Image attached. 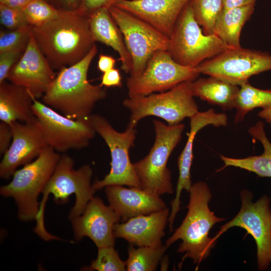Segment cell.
Returning <instances> with one entry per match:
<instances>
[{
	"label": "cell",
	"mask_w": 271,
	"mask_h": 271,
	"mask_svg": "<svg viewBox=\"0 0 271 271\" xmlns=\"http://www.w3.org/2000/svg\"><path fill=\"white\" fill-rule=\"evenodd\" d=\"M36 42L50 64L61 69L83 58L95 45L89 16L80 9L63 11L55 19L32 27Z\"/></svg>",
	"instance_id": "cell-1"
},
{
	"label": "cell",
	"mask_w": 271,
	"mask_h": 271,
	"mask_svg": "<svg viewBox=\"0 0 271 271\" xmlns=\"http://www.w3.org/2000/svg\"><path fill=\"white\" fill-rule=\"evenodd\" d=\"M97 52L94 45L78 62L60 69L42 96V102L66 117L79 119L88 117L98 101L105 98L106 90L90 83L89 66Z\"/></svg>",
	"instance_id": "cell-2"
},
{
	"label": "cell",
	"mask_w": 271,
	"mask_h": 271,
	"mask_svg": "<svg viewBox=\"0 0 271 271\" xmlns=\"http://www.w3.org/2000/svg\"><path fill=\"white\" fill-rule=\"evenodd\" d=\"M188 212L181 225L165 243L168 248L179 239L182 240L177 252L183 253L180 267L185 259L190 258L197 264L208 257L216 241L209 236L210 230L217 223L225 220L210 210L209 202L212 198L207 184L203 181L193 184L189 191Z\"/></svg>",
	"instance_id": "cell-3"
},
{
	"label": "cell",
	"mask_w": 271,
	"mask_h": 271,
	"mask_svg": "<svg viewBox=\"0 0 271 271\" xmlns=\"http://www.w3.org/2000/svg\"><path fill=\"white\" fill-rule=\"evenodd\" d=\"M74 165V161L71 157L65 154L61 155L42 191L34 231L45 241L60 239L49 233L44 225V210L49 194L53 195L54 201L58 204H65L68 201L69 196L75 194V203L69 215L71 219L83 213L96 191L91 184L93 172L90 166L84 165L76 170Z\"/></svg>",
	"instance_id": "cell-4"
},
{
	"label": "cell",
	"mask_w": 271,
	"mask_h": 271,
	"mask_svg": "<svg viewBox=\"0 0 271 271\" xmlns=\"http://www.w3.org/2000/svg\"><path fill=\"white\" fill-rule=\"evenodd\" d=\"M61 156L52 148L46 147L34 161L15 171L8 184L1 187V195L15 200L21 220H36L40 205L38 196L52 176Z\"/></svg>",
	"instance_id": "cell-5"
},
{
	"label": "cell",
	"mask_w": 271,
	"mask_h": 271,
	"mask_svg": "<svg viewBox=\"0 0 271 271\" xmlns=\"http://www.w3.org/2000/svg\"><path fill=\"white\" fill-rule=\"evenodd\" d=\"M155 140L148 155L133 163L142 188L160 196L173 193L172 176L167 162L174 149L181 141L185 125H167L154 120Z\"/></svg>",
	"instance_id": "cell-6"
},
{
	"label": "cell",
	"mask_w": 271,
	"mask_h": 271,
	"mask_svg": "<svg viewBox=\"0 0 271 271\" xmlns=\"http://www.w3.org/2000/svg\"><path fill=\"white\" fill-rule=\"evenodd\" d=\"M192 81L182 82L159 93L125 99L123 105L130 112L127 127L136 128L140 120L149 116L160 117L169 125L191 117L199 111L191 90Z\"/></svg>",
	"instance_id": "cell-7"
},
{
	"label": "cell",
	"mask_w": 271,
	"mask_h": 271,
	"mask_svg": "<svg viewBox=\"0 0 271 271\" xmlns=\"http://www.w3.org/2000/svg\"><path fill=\"white\" fill-rule=\"evenodd\" d=\"M169 41L168 51L173 59L193 68L228 48L215 34L203 33L194 19L189 2L181 12Z\"/></svg>",
	"instance_id": "cell-8"
},
{
	"label": "cell",
	"mask_w": 271,
	"mask_h": 271,
	"mask_svg": "<svg viewBox=\"0 0 271 271\" xmlns=\"http://www.w3.org/2000/svg\"><path fill=\"white\" fill-rule=\"evenodd\" d=\"M88 118L96 132L104 140L111 155L110 170L101 180L92 184L95 190L111 185H126L142 188L129 157V149L134 146L137 130L127 127L123 132L116 130L103 116L90 114Z\"/></svg>",
	"instance_id": "cell-9"
},
{
	"label": "cell",
	"mask_w": 271,
	"mask_h": 271,
	"mask_svg": "<svg viewBox=\"0 0 271 271\" xmlns=\"http://www.w3.org/2000/svg\"><path fill=\"white\" fill-rule=\"evenodd\" d=\"M120 30L132 59L130 76H138L145 70L152 55L168 50L169 38L155 27L114 6L107 7Z\"/></svg>",
	"instance_id": "cell-10"
},
{
	"label": "cell",
	"mask_w": 271,
	"mask_h": 271,
	"mask_svg": "<svg viewBox=\"0 0 271 271\" xmlns=\"http://www.w3.org/2000/svg\"><path fill=\"white\" fill-rule=\"evenodd\" d=\"M33 113L39 120L48 146L58 153L86 148L96 133L88 117L68 118L34 97Z\"/></svg>",
	"instance_id": "cell-11"
},
{
	"label": "cell",
	"mask_w": 271,
	"mask_h": 271,
	"mask_svg": "<svg viewBox=\"0 0 271 271\" xmlns=\"http://www.w3.org/2000/svg\"><path fill=\"white\" fill-rule=\"evenodd\" d=\"M204 74L240 86L252 76L271 70V54L243 48H227L195 67Z\"/></svg>",
	"instance_id": "cell-12"
},
{
	"label": "cell",
	"mask_w": 271,
	"mask_h": 271,
	"mask_svg": "<svg viewBox=\"0 0 271 271\" xmlns=\"http://www.w3.org/2000/svg\"><path fill=\"white\" fill-rule=\"evenodd\" d=\"M253 194L247 190L240 193L241 208L236 215L222 225L214 240L228 229L239 227L254 238L257 247V262L260 270L266 269L271 260V209L270 199L263 195L255 202H252Z\"/></svg>",
	"instance_id": "cell-13"
},
{
	"label": "cell",
	"mask_w": 271,
	"mask_h": 271,
	"mask_svg": "<svg viewBox=\"0 0 271 271\" xmlns=\"http://www.w3.org/2000/svg\"><path fill=\"white\" fill-rule=\"evenodd\" d=\"M199 74L195 68L176 62L168 51L159 50L152 55L140 75L127 78L128 97L164 92L182 82L194 81Z\"/></svg>",
	"instance_id": "cell-14"
},
{
	"label": "cell",
	"mask_w": 271,
	"mask_h": 271,
	"mask_svg": "<svg viewBox=\"0 0 271 271\" xmlns=\"http://www.w3.org/2000/svg\"><path fill=\"white\" fill-rule=\"evenodd\" d=\"M13 139L0 164V177L8 179L17 168L37 158L48 146L42 128L34 116L26 122L14 121L10 124Z\"/></svg>",
	"instance_id": "cell-15"
},
{
	"label": "cell",
	"mask_w": 271,
	"mask_h": 271,
	"mask_svg": "<svg viewBox=\"0 0 271 271\" xmlns=\"http://www.w3.org/2000/svg\"><path fill=\"white\" fill-rule=\"evenodd\" d=\"M32 32L26 49L10 70V82L28 89L36 98L43 96L56 76Z\"/></svg>",
	"instance_id": "cell-16"
},
{
	"label": "cell",
	"mask_w": 271,
	"mask_h": 271,
	"mask_svg": "<svg viewBox=\"0 0 271 271\" xmlns=\"http://www.w3.org/2000/svg\"><path fill=\"white\" fill-rule=\"evenodd\" d=\"M120 217L100 198L93 197L83 213L71 219L74 238L78 241L84 237L91 239L98 247L114 246V225Z\"/></svg>",
	"instance_id": "cell-17"
},
{
	"label": "cell",
	"mask_w": 271,
	"mask_h": 271,
	"mask_svg": "<svg viewBox=\"0 0 271 271\" xmlns=\"http://www.w3.org/2000/svg\"><path fill=\"white\" fill-rule=\"evenodd\" d=\"M190 118V129L188 133L186 145L178 160L179 178L175 198L171 201V211L169 223L173 225L176 215L180 209V197L182 190L189 192L192 186L190 170L193 158V145L197 132L208 125L214 126H225L227 125V116L224 113H217L213 108L207 111H198Z\"/></svg>",
	"instance_id": "cell-18"
},
{
	"label": "cell",
	"mask_w": 271,
	"mask_h": 271,
	"mask_svg": "<svg viewBox=\"0 0 271 271\" xmlns=\"http://www.w3.org/2000/svg\"><path fill=\"white\" fill-rule=\"evenodd\" d=\"M190 0H116L114 6L149 23L169 38Z\"/></svg>",
	"instance_id": "cell-19"
},
{
	"label": "cell",
	"mask_w": 271,
	"mask_h": 271,
	"mask_svg": "<svg viewBox=\"0 0 271 271\" xmlns=\"http://www.w3.org/2000/svg\"><path fill=\"white\" fill-rule=\"evenodd\" d=\"M169 209L141 215L129 218L114 227L115 238H123L138 246H156L162 245L165 228L168 222Z\"/></svg>",
	"instance_id": "cell-20"
},
{
	"label": "cell",
	"mask_w": 271,
	"mask_h": 271,
	"mask_svg": "<svg viewBox=\"0 0 271 271\" xmlns=\"http://www.w3.org/2000/svg\"><path fill=\"white\" fill-rule=\"evenodd\" d=\"M105 191L109 206L124 221L167 208L159 196L142 188L111 185L106 186Z\"/></svg>",
	"instance_id": "cell-21"
},
{
	"label": "cell",
	"mask_w": 271,
	"mask_h": 271,
	"mask_svg": "<svg viewBox=\"0 0 271 271\" xmlns=\"http://www.w3.org/2000/svg\"><path fill=\"white\" fill-rule=\"evenodd\" d=\"M89 16L90 29L95 41L100 42L117 52L121 68L130 73L132 59L124 41L122 34L112 18L107 7L95 10Z\"/></svg>",
	"instance_id": "cell-22"
},
{
	"label": "cell",
	"mask_w": 271,
	"mask_h": 271,
	"mask_svg": "<svg viewBox=\"0 0 271 271\" xmlns=\"http://www.w3.org/2000/svg\"><path fill=\"white\" fill-rule=\"evenodd\" d=\"M34 96L26 87L5 81L0 83V120L11 124L33 118Z\"/></svg>",
	"instance_id": "cell-23"
},
{
	"label": "cell",
	"mask_w": 271,
	"mask_h": 271,
	"mask_svg": "<svg viewBox=\"0 0 271 271\" xmlns=\"http://www.w3.org/2000/svg\"><path fill=\"white\" fill-rule=\"evenodd\" d=\"M264 125L259 120L248 129L249 134L262 145L263 151L261 155L240 159L220 155L224 166L217 171L232 166L254 173L261 177L271 178V143L266 137Z\"/></svg>",
	"instance_id": "cell-24"
},
{
	"label": "cell",
	"mask_w": 271,
	"mask_h": 271,
	"mask_svg": "<svg viewBox=\"0 0 271 271\" xmlns=\"http://www.w3.org/2000/svg\"><path fill=\"white\" fill-rule=\"evenodd\" d=\"M239 86L214 77L196 79L191 82L194 96L219 106L223 110L235 107Z\"/></svg>",
	"instance_id": "cell-25"
},
{
	"label": "cell",
	"mask_w": 271,
	"mask_h": 271,
	"mask_svg": "<svg viewBox=\"0 0 271 271\" xmlns=\"http://www.w3.org/2000/svg\"><path fill=\"white\" fill-rule=\"evenodd\" d=\"M254 5L224 9L214 27V34L229 48L241 47V32L245 23L253 13Z\"/></svg>",
	"instance_id": "cell-26"
},
{
	"label": "cell",
	"mask_w": 271,
	"mask_h": 271,
	"mask_svg": "<svg viewBox=\"0 0 271 271\" xmlns=\"http://www.w3.org/2000/svg\"><path fill=\"white\" fill-rule=\"evenodd\" d=\"M235 104V124L242 122L251 110L258 107L265 108L271 105V90H264L251 85L248 82L239 86Z\"/></svg>",
	"instance_id": "cell-27"
},
{
	"label": "cell",
	"mask_w": 271,
	"mask_h": 271,
	"mask_svg": "<svg viewBox=\"0 0 271 271\" xmlns=\"http://www.w3.org/2000/svg\"><path fill=\"white\" fill-rule=\"evenodd\" d=\"M167 248L165 245L143 246L135 248L130 244L128 248V258L125 261L128 271H154L163 257Z\"/></svg>",
	"instance_id": "cell-28"
},
{
	"label": "cell",
	"mask_w": 271,
	"mask_h": 271,
	"mask_svg": "<svg viewBox=\"0 0 271 271\" xmlns=\"http://www.w3.org/2000/svg\"><path fill=\"white\" fill-rule=\"evenodd\" d=\"M195 20L206 35L214 33L215 23L223 9V0H190Z\"/></svg>",
	"instance_id": "cell-29"
},
{
	"label": "cell",
	"mask_w": 271,
	"mask_h": 271,
	"mask_svg": "<svg viewBox=\"0 0 271 271\" xmlns=\"http://www.w3.org/2000/svg\"><path fill=\"white\" fill-rule=\"evenodd\" d=\"M28 24L37 27L58 17L63 11L56 9L44 0H32L23 9Z\"/></svg>",
	"instance_id": "cell-30"
},
{
	"label": "cell",
	"mask_w": 271,
	"mask_h": 271,
	"mask_svg": "<svg viewBox=\"0 0 271 271\" xmlns=\"http://www.w3.org/2000/svg\"><path fill=\"white\" fill-rule=\"evenodd\" d=\"M89 270L124 271L126 270V262L122 260L113 246L98 248L97 256L87 268Z\"/></svg>",
	"instance_id": "cell-31"
},
{
	"label": "cell",
	"mask_w": 271,
	"mask_h": 271,
	"mask_svg": "<svg viewBox=\"0 0 271 271\" xmlns=\"http://www.w3.org/2000/svg\"><path fill=\"white\" fill-rule=\"evenodd\" d=\"M32 32V26L26 25L10 32H1L0 53L12 51H24Z\"/></svg>",
	"instance_id": "cell-32"
},
{
	"label": "cell",
	"mask_w": 271,
	"mask_h": 271,
	"mask_svg": "<svg viewBox=\"0 0 271 271\" xmlns=\"http://www.w3.org/2000/svg\"><path fill=\"white\" fill-rule=\"evenodd\" d=\"M0 20L3 25L11 29H16L28 25L22 9L9 7L2 4H0Z\"/></svg>",
	"instance_id": "cell-33"
},
{
	"label": "cell",
	"mask_w": 271,
	"mask_h": 271,
	"mask_svg": "<svg viewBox=\"0 0 271 271\" xmlns=\"http://www.w3.org/2000/svg\"><path fill=\"white\" fill-rule=\"evenodd\" d=\"M22 51H12L0 53V83L7 79L9 72L20 58Z\"/></svg>",
	"instance_id": "cell-34"
},
{
	"label": "cell",
	"mask_w": 271,
	"mask_h": 271,
	"mask_svg": "<svg viewBox=\"0 0 271 271\" xmlns=\"http://www.w3.org/2000/svg\"><path fill=\"white\" fill-rule=\"evenodd\" d=\"M121 79L122 78L119 70L114 68L103 73L99 85L101 87H120L122 86Z\"/></svg>",
	"instance_id": "cell-35"
},
{
	"label": "cell",
	"mask_w": 271,
	"mask_h": 271,
	"mask_svg": "<svg viewBox=\"0 0 271 271\" xmlns=\"http://www.w3.org/2000/svg\"><path fill=\"white\" fill-rule=\"evenodd\" d=\"M13 139V131L10 124L0 123V154H4L9 148Z\"/></svg>",
	"instance_id": "cell-36"
},
{
	"label": "cell",
	"mask_w": 271,
	"mask_h": 271,
	"mask_svg": "<svg viewBox=\"0 0 271 271\" xmlns=\"http://www.w3.org/2000/svg\"><path fill=\"white\" fill-rule=\"evenodd\" d=\"M116 0H82V6L79 8L87 15L98 9L108 7Z\"/></svg>",
	"instance_id": "cell-37"
},
{
	"label": "cell",
	"mask_w": 271,
	"mask_h": 271,
	"mask_svg": "<svg viewBox=\"0 0 271 271\" xmlns=\"http://www.w3.org/2000/svg\"><path fill=\"white\" fill-rule=\"evenodd\" d=\"M115 59L112 56L100 54L97 62V69L101 72L104 73L114 68Z\"/></svg>",
	"instance_id": "cell-38"
},
{
	"label": "cell",
	"mask_w": 271,
	"mask_h": 271,
	"mask_svg": "<svg viewBox=\"0 0 271 271\" xmlns=\"http://www.w3.org/2000/svg\"><path fill=\"white\" fill-rule=\"evenodd\" d=\"M256 0H223V8H233L255 5Z\"/></svg>",
	"instance_id": "cell-39"
},
{
	"label": "cell",
	"mask_w": 271,
	"mask_h": 271,
	"mask_svg": "<svg viewBox=\"0 0 271 271\" xmlns=\"http://www.w3.org/2000/svg\"><path fill=\"white\" fill-rule=\"evenodd\" d=\"M32 0H0V4L14 8L23 9Z\"/></svg>",
	"instance_id": "cell-40"
},
{
	"label": "cell",
	"mask_w": 271,
	"mask_h": 271,
	"mask_svg": "<svg viewBox=\"0 0 271 271\" xmlns=\"http://www.w3.org/2000/svg\"><path fill=\"white\" fill-rule=\"evenodd\" d=\"M257 115L271 124V105L262 109Z\"/></svg>",
	"instance_id": "cell-41"
},
{
	"label": "cell",
	"mask_w": 271,
	"mask_h": 271,
	"mask_svg": "<svg viewBox=\"0 0 271 271\" xmlns=\"http://www.w3.org/2000/svg\"><path fill=\"white\" fill-rule=\"evenodd\" d=\"M67 4L69 5H74L75 4V3L77 2V0H63Z\"/></svg>",
	"instance_id": "cell-42"
},
{
	"label": "cell",
	"mask_w": 271,
	"mask_h": 271,
	"mask_svg": "<svg viewBox=\"0 0 271 271\" xmlns=\"http://www.w3.org/2000/svg\"><path fill=\"white\" fill-rule=\"evenodd\" d=\"M270 263H271V260H270Z\"/></svg>",
	"instance_id": "cell-43"
}]
</instances>
